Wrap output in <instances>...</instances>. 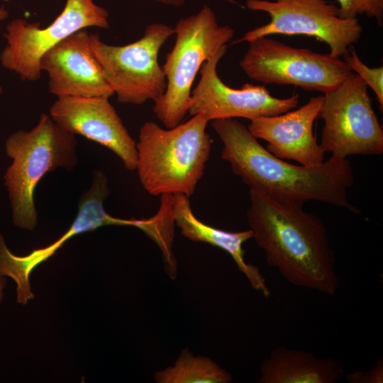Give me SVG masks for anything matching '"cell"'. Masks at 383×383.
I'll return each instance as SVG.
<instances>
[{
    "instance_id": "cell-1",
    "label": "cell",
    "mask_w": 383,
    "mask_h": 383,
    "mask_svg": "<svg viewBox=\"0 0 383 383\" xmlns=\"http://www.w3.org/2000/svg\"><path fill=\"white\" fill-rule=\"evenodd\" d=\"M211 126L223 143L221 158L250 189L282 201H317L359 213L347 195L355 179L346 158L331 155L316 166L296 165L270 152L235 118L213 120Z\"/></svg>"
},
{
    "instance_id": "cell-2",
    "label": "cell",
    "mask_w": 383,
    "mask_h": 383,
    "mask_svg": "<svg viewBox=\"0 0 383 383\" xmlns=\"http://www.w3.org/2000/svg\"><path fill=\"white\" fill-rule=\"evenodd\" d=\"M250 229L268 265L290 284L334 295L340 284L335 257L323 221L303 205L250 189Z\"/></svg>"
},
{
    "instance_id": "cell-3",
    "label": "cell",
    "mask_w": 383,
    "mask_h": 383,
    "mask_svg": "<svg viewBox=\"0 0 383 383\" xmlns=\"http://www.w3.org/2000/svg\"><path fill=\"white\" fill-rule=\"evenodd\" d=\"M209 122L199 113L172 128L164 129L152 121L140 127L135 170L149 194L189 197L194 193L211 153L212 140L206 131Z\"/></svg>"
},
{
    "instance_id": "cell-4",
    "label": "cell",
    "mask_w": 383,
    "mask_h": 383,
    "mask_svg": "<svg viewBox=\"0 0 383 383\" xmlns=\"http://www.w3.org/2000/svg\"><path fill=\"white\" fill-rule=\"evenodd\" d=\"M75 135L43 113L30 131L20 130L6 140V151L12 159L4 175L14 224L33 230L38 213L34 192L41 179L59 167L72 169L77 163Z\"/></svg>"
},
{
    "instance_id": "cell-5",
    "label": "cell",
    "mask_w": 383,
    "mask_h": 383,
    "mask_svg": "<svg viewBox=\"0 0 383 383\" xmlns=\"http://www.w3.org/2000/svg\"><path fill=\"white\" fill-rule=\"evenodd\" d=\"M174 28V45L166 55L162 69L166 78L164 94L154 101L153 112L167 128L182 123L189 112L192 87L204 61L234 35L228 25H219L209 6L179 19Z\"/></svg>"
},
{
    "instance_id": "cell-6",
    "label": "cell",
    "mask_w": 383,
    "mask_h": 383,
    "mask_svg": "<svg viewBox=\"0 0 383 383\" xmlns=\"http://www.w3.org/2000/svg\"><path fill=\"white\" fill-rule=\"evenodd\" d=\"M173 34L172 26L152 23L138 40L111 45L104 43L97 33H91L93 52L118 102L142 105L164 94L167 82L158 55Z\"/></svg>"
},
{
    "instance_id": "cell-7",
    "label": "cell",
    "mask_w": 383,
    "mask_h": 383,
    "mask_svg": "<svg viewBox=\"0 0 383 383\" xmlns=\"http://www.w3.org/2000/svg\"><path fill=\"white\" fill-rule=\"evenodd\" d=\"M249 44L239 65L249 78L263 84L292 85L326 94L352 72L340 57L294 48L269 36Z\"/></svg>"
},
{
    "instance_id": "cell-8",
    "label": "cell",
    "mask_w": 383,
    "mask_h": 383,
    "mask_svg": "<svg viewBox=\"0 0 383 383\" xmlns=\"http://www.w3.org/2000/svg\"><path fill=\"white\" fill-rule=\"evenodd\" d=\"M367 85L353 72L337 87L324 94L319 117L323 121L321 146L346 158L383 152V129L372 107Z\"/></svg>"
},
{
    "instance_id": "cell-9",
    "label": "cell",
    "mask_w": 383,
    "mask_h": 383,
    "mask_svg": "<svg viewBox=\"0 0 383 383\" xmlns=\"http://www.w3.org/2000/svg\"><path fill=\"white\" fill-rule=\"evenodd\" d=\"M109 12L94 0H66L62 12L48 26L12 20L6 27V44L0 62L24 81L35 82L42 75V57L72 34L90 27L108 28Z\"/></svg>"
},
{
    "instance_id": "cell-10",
    "label": "cell",
    "mask_w": 383,
    "mask_h": 383,
    "mask_svg": "<svg viewBox=\"0 0 383 383\" xmlns=\"http://www.w3.org/2000/svg\"><path fill=\"white\" fill-rule=\"evenodd\" d=\"M247 7L268 13L270 21L233 42L250 43L274 34L303 35L328 45L329 55L343 57L357 43L363 28L357 18H341L338 7L326 0H247Z\"/></svg>"
},
{
    "instance_id": "cell-11",
    "label": "cell",
    "mask_w": 383,
    "mask_h": 383,
    "mask_svg": "<svg viewBox=\"0 0 383 383\" xmlns=\"http://www.w3.org/2000/svg\"><path fill=\"white\" fill-rule=\"evenodd\" d=\"M227 51L222 46L204 62L201 77L192 91L189 114H203L209 121L245 118L249 120L279 115L296 108L299 94L279 99L272 96L264 85L245 84L240 89L227 86L218 77L217 65Z\"/></svg>"
},
{
    "instance_id": "cell-12",
    "label": "cell",
    "mask_w": 383,
    "mask_h": 383,
    "mask_svg": "<svg viewBox=\"0 0 383 383\" xmlns=\"http://www.w3.org/2000/svg\"><path fill=\"white\" fill-rule=\"evenodd\" d=\"M104 96L58 97L50 116L65 131L96 142L113 152L125 167L136 169V142L115 108Z\"/></svg>"
},
{
    "instance_id": "cell-13",
    "label": "cell",
    "mask_w": 383,
    "mask_h": 383,
    "mask_svg": "<svg viewBox=\"0 0 383 383\" xmlns=\"http://www.w3.org/2000/svg\"><path fill=\"white\" fill-rule=\"evenodd\" d=\"M91 35L87 29L78 30L42 57L41 71L47 73L49 91L57 98L114 95L93 52Z\"/></svg>"
},
{
    "instance_id": "cell-14",
    "label": "cell",
    "mask_w": 383,
    "mask_h": 383,
    "mask_svg": "<svg viewBox=\"0 0 383 383\" xmlns=\"http://www.w3.org/2000/svg\"><path fill=\"white\" fill-rule=\"evenodd\" d=\"M323 101V96H318L296 110L252 118L248 128L255 138L268 143L266 149L275 157L305 166L318 165L326 152L313 129Z\"/></svg>"
},
{
    "instance_id": "cell-15",
    "label": "cell",
    "mask_w": 383,
    "mask_h": 383,
    "mask_svg": "<svg viewBox=\"0 0 383 383\" xmlns=\"http://www.w3.org/2000/svg\"><path fill=\"white\" fill-rule=\"evenodd\" d=\"M189 198L183 194H173V217L182 235L194 242L206 243L227 252L252 289L268 297L270 290L260 268L246 262L244 258L243 245L252 238V230L229 232L204 223L194 214Z\"/></svg>"
},
{
    "instance_id": "cell-16",
    "label": "cell",
    "mask_w": 383,
    "mask_h": 383,
    "mask_svg": "<svg viewBox=\"0 0 383 383\" xmlns=\"http://www.w3.org/2000/svg\"><path fill=\"white\" fill-rule=\"evenodd\" d=\"M259 383H335L343 374L332 357H317L308 351L279 346L260 367Z\"/></svg>"
},
{
    "instance_id": "cell-17",
    "label": "cell",
    "mask_w": 383,
    "mask_h": 383,
    "mask_svg": "<svg viewBox=\"0 0 383 383\" xmlns=\"http://www.w3.org/2000/svg\"><path fill=\"white\" fill-rule=\"evenodd\" d=\"M109 194L106 176L101 170H95L91 185L80 198L77 215L70 228L48 247L35 250L26 256H21L20 264L23 271L31 274L39 264L49 258L66 241L76 235L104 226H118L119 218L110 216L104 208V201Z\"/></svg>"
},
{
    "instance_id": "cell-18",
    "label": "cell",
    "mask_w": 383,
    "mask_h": 383,
    "mask_svg": "<svg viewBox=\"0 0 383 383\" xmlns=\"http://www.w3.org/2000/svg\"><path fill=\"white\" fill-rule=\"evenodd\" d=\"M157 383H229L231 374L211 359L184 349L173 366L157 372Z\"/></svg>"
},
{
    "instance_id": "cell-19",
    "label": "cell",
    "mask_w": 383,
    "mask_h": 383,
    "mask_svg": "<svg viewBox=\"0 0 383 383\" xmlns=\"http://www.w3.org/2000/svg\"><path fill=\"white\" fill-rule=\"evenodd\" d=\"M344 62L351 71H355L375 93L382 111L383 107V67H369L357 55L351 45L343 56Z\"/></svg>"
},
{
    "instance_id": "cell-20",
    "label": "cell",
    "mask_w": 383,
    "mask_h": 383,
    "mask_svg": "<svg viewBox=\"0 0 383 383\" xmlns=\"http://www.w3.org/2000/svg\"><path fill=\"white\" fill-rule=\"evenodd\" d=\"M338 15L341 18H355L365 14L383 24V0H338Z\"/></svg>"
},
{
    "instance_id": "cell-21",
    "label": "cell",
    "mask_w": 383,
    "mask_h": 383,
    "mask_svg": "<svg viewBox=\"0 0 383 383\" xmlns=\"http://www.w3.org/2000/svg\"><path fill=\"white\" fill-rule=\"evenodd\" d=\"M347 379L350 383H382L383 362L379 359L375 365L368 371L357 370L347 374Z\"/></svg>"
},
{
    "instance_id": "cell-22",
    "label": "cell",
    "mask_w": 383,
    "mask_h": 383,
    "mask_svg": "<svg viewBox=\"0 0 383 383\" xmlns=\"http://www.w3.org/2000/svg\"><path fill=\"white\" fill-rule=\"evenodd\" d=\"M158 2H160L162 4H165L167 5H172V6H181L182 5L186 0H155ZM229 3L238 4V3L235 0H225Z\"/></svg>"
},
{
    "instance_id": "cell-23",
    "label": "cell",
    "mask_w": 383,
    "mask_h": 383,
    "mask_svg": "<svg viewBox=\"0 0 383 383\" xmlns=\"http://www.w3.org/2000/svg\"><path fill=\"white\" fill-rule=\"evenodd\" d=\"M9 16V11L4 6L0 7V22Z\"/></svg>"
},
{
    "instance_id": "cell-24",
    "label": "cell",
    "mask_w": 383,
    "mask_h": 383,
    "mask_svg": "<svg viewBox=\"0 0 383 383\" xmlns=\"http://www.w3.org/2000/svg\"><path fill=\"white\" fill-rule=\"evenodd\" d=\"M6 279L4 276L0 274V301L2 299L3 296V290L5 287Z\"/></svg>"
},
{
    "instance_id": "cell-25",
    "label": "cell",
    "mask_w": 383,
    "mask_h": 383,
    "mask_svg": "<svg viewBox=\"0 0 383 383\" xmlns=\"http://www.w3.org/2000/svg\"><path fill=\"white\" fill-rule=\"evenodd\" d=\"M2 91H3V89H2L1 86L0 85V94L2 93Z\"/></svg>"
}]
</instances>
